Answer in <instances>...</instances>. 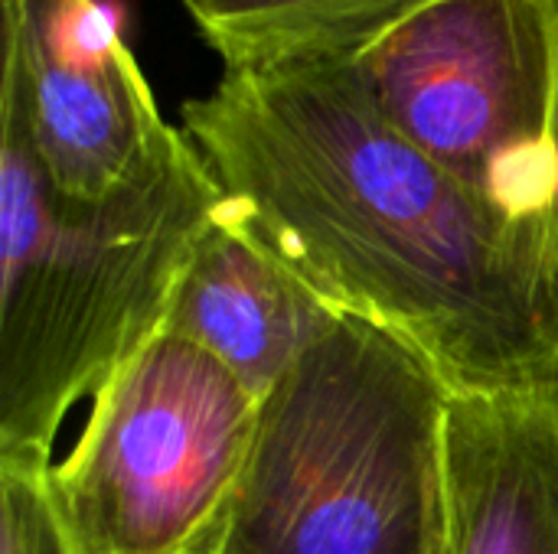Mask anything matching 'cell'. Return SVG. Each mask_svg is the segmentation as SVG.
<instances>
[{
    "label": "cell",
    "instance_id": "6da1fadb",
    "mask_svg": "<svg viewBox=\"0 0 558 554\" xmlns=\"http://www.w3.org/2000/svg\"><path fill=\"white\" fill-rule=\"evenodd\" d=\"M180 118L245 225L337 313L418 353L448 392L558 379L539 235L412 144L356 62L222 72Z\"/></svg>",
    "mask_w": 558,
    "mask_h": 554
},
{
    "label": "cell",
    "instance_id": "7a4b0ae2",
    "mask_svg": "<svg viewBox=\"0 0 558 554\" xmlns=\"http://www.w3.org/2000/svg\"><path fill=\"white\" fill-rule=\"evenodd\" d=\"M219 206L186 131L121 193L65 199L0 101V460H52L72 408L163 330Z\"/></svg>",
    "mask_w": 558,
    "mask_h": 554
},
{
    "label": "cell",
    "instance_id": "3957f363",
    "mask_svg": "<svg viewBox=\"0 0 558 554\" xmlns=\"http://www.w3.org/2000/svg\"><path fill=\"white\" fill-rule=\"evenodd\" d=\"M448 389L386 330L340 317L258 402L226 554H445Z\"/></svg>",
    "mask_w": 558,
    "mask_h": 554
},
{
    "label": "cell",
    "instance_id": "277c9868",
    "mask_svg": "<svg viewBox=\"0 0 558 554\" xmlns=\"http://www.w3.org/2000/svg\"><path fill=\"white\" fill-rule=\"evenodd\" d=\"M258 398L160 330L92 398L49 483L82 554H209L239 493Z\"/></svg>",
    "mask_w": 558,
    "mask_h": 554
},
{
    "label": "cell",
    "instance_id": "5b68a950",
    "mask_svg": "<svg viewBox=\"0 0 558 554\" xmlns=\"http://www.w3.org/2000/svg\"><path fill=\"white\" fill-rule=\"evenodd\" d=\"M389 121L507 222L558 202L556 0H435L356 59Z\"/></svg>",
    "mask_w": 558,
    "mask_h": 554
},
{
    "label": "cell",
    "instance_id": "8992f818",
    "mask_svg": "<svg viewBox=\"0 0 558 554\" xmlns=\"http://www.w3.org/2000/svg\"><path fill=\"white\" fill-rule=\"evenodd\" d=\"M3 82L33 153L65 199L98 202L147 176L183 140L101 0H0Z\"/></svg>",
    "mask_w": 558,
    "mask_h": 554
},
{
    "label": "cell",
    "instance_id": "52a82bcc",
    "mask_svg": "<svg viewBox=\"0 0 558 554\" xmlns=\"http://www.w3.org/2000/svg\"><path fill=\"white\" fill-rule=\"evenodd\" d=\"M445 554H558V379L451 392Z\"/></svg>",
    "mask_w": 558,
    "mask_h": 554
},
{
    "label": "cell",
    "instance_id": "ba28073f",
    "mask_svg": "<svg viewBox=\"0 0 558 554\" xmlns=\"http://www.w3.org/2000/svg\"><path fill=\"white\" fill-rule=\"evenodd\" d=\"M340 317L245 225L222 193L163 330L219 359L262 402Z\"/></svg>",
    "mask_w": 558,
    "mask_h": 554
},
{
    "label": "cell",
    "instance_id": "9c48e42d",
    "mask_svg": "<svg viewBox=\"0 0 558 554\" xmlns=\"http://www.w3.org/2000/svg\"><path fill=\"white\" fill-rule=\"evenodd\" d=\"M222 72L356 62L435 0H183Z\"/></svg>",
    "mask_w": 558,
    "mask_h": 554
},
{
    "label": "cell",
    "instance_id": "30bf717a",
    "mask_svg": "<svg viewBox=\"0 0 558 554\" xmlns=\"http://www.w3.org/2000/svg\"><path fill=\"white\" fill-rule=\"evenodd\" d=\"M52 460H0V554H82L49 483Z\"/></svg>",
    "mask_w": 558,
    "mask_h": 554
},
{
    "label": "cell",
    "instance_id": "8fae6325",
    "mask_svg": "<svg viewBox=\"0 0 558 554\" xmlns=\"http://www.w3.org/2000/svg\"><path fill=\"white\" fill-rule=\"evenodd\" d=\"M539 284H543V307L558 356V202L539 232Z\"/></svg>",
    "mask_w": 558,
    "mask_h": 554
},
{
    "label": "cell",
    "instance_id": "7c38bea8",
    "mask_svg": "<svg viewBox=\"0 0 558 554\" xmlns=\"http://www.w3.org/2000/svg\"><path fill=\"white\" fill-rule=\"evenodd\" d=\"M556 20H558V0H556ZM556 140H558V114H556Z\"/></svg>",
    "mask_w": 558,
    "mask_h": 554
},
{
    "label": "cell",
    "instance_id": "4fadbf2b",
    "mask_svg": "<svg viewBox=\"0 0 558 554\" xmlns=\"http://www.w3.org/2000/svg\"><path fill=\"white\" fill-rule=\"evenodd\" d=\"M209 554H226V552H219V549H213V552H209Z\"/></svg>",
    "mask_w": 558,
    "mask_h": 554
}]
</instances>
